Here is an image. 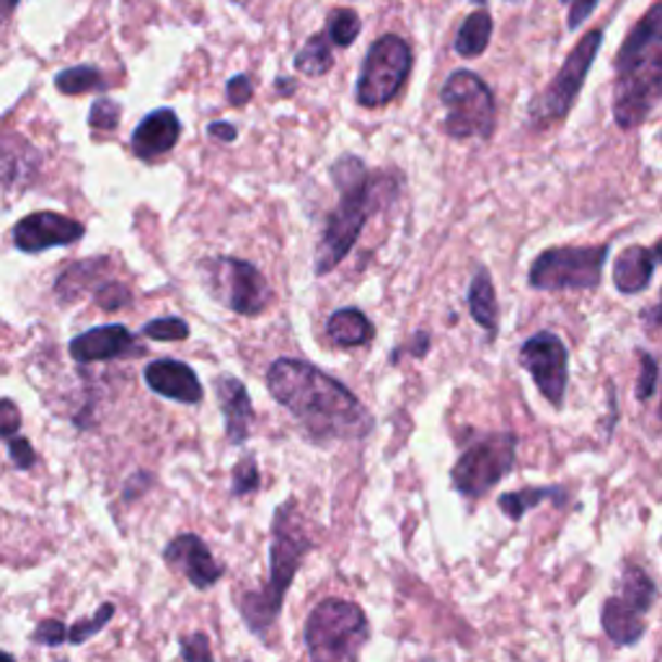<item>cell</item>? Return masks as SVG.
Listing matches in <instances>:
<instances>
[{
	"mask_svg": "<svg viewBox=\"0 0 662 662\" xmlns=\"http://www.w3.org/2000/svg\"><path fill=\"white\" fill-rule=\"evenodd\" d=\"M267 389L316 445L365 441L373 432V415L360 398L314 362L280 357L269 365Z\"/></svg>",
	"mask_w": 662,
	"mask_h": 662,
	"instance_id": "6da1fadb",
	"label": "cell"
},
{
	"mask_svg": "<svg viewBox=\"0 0 662 662\" xmlns=\"http://www.w3.org/2000/svg\"><path fill=\"white\" fill-rule=\"evenodd\" d=\"M269 533H272V538H269V580L256 590L243 593L239 600L243 624L254 637H265L277 624L288 590L295 583V574L301 572L303 559L316 549V542L310 538L295 497H288L285 502L277 505Z\"/></svg>",
	"mask_w": 662,
	"mask_h": 662,
	"instance_id": "7a4b0ae2",
	"label": "cell"
},
{
	"mask_svg": "<svg viewBox=\"0 0 662 662\" xmlns=\"http://www.w3.org/2000/svg\"><path fill=\"white\" fill-rule=\"evenodd\" d=\"M331 181L340 192V205L331 211L319 249H316L314 272L319 277L340 267V262L360 239L370 215L381 211L383 202H389L394 194V179L389 174L373 177L357 155H342L331 166Z\"/></svg>",
	"mask_w": 662,
	"mask_h": 662,
	"instance_id": "3957f363",
	"label": "cell"
},
{
	"mask_svg": "<svg viewBox=\"0 0 662 662\" xmlns=\"http://www.w3.org/2000/svg\"><path fill=\"white\" fill-rule=\"evenodd\" d=\"M662 93V3L634 24L616 55L613 119L621 130H634L650 117Z\"/></svg>",
	"mask_w": 662,
	"mask_h": 662,
	"instance_id": "277c9868",
	"label": "cell"
},
{
	"mask_svg": "<svg viewBox=\"0 0 662 662\" xmlns=\"http://www.w3.org/2000/svg\"><path fill=\"white\" fill-rule=\"evenodd\" d=\"M303 641L310 662H360L370 641L368 616L353 600H319L303 626Z\"/></svg>",
	"mask_w": 662,
	"mask_h": 662,
	"instance_id": "5b68a950",
	"label": "cell"
},
{
	"mask_svg": "<svg viewBox=\"0 0 662 662\" xmlns=\"http://www.w3.org/2000/svg\"><path fill=\"white\" fill-rule=\"evenodd\" d=\"M518 435L515 432H489L476 437L461 453L450 469V486L458 495L482 499L515 469Z\"/></svg>",
	"mask_w": 662,
	"mask_h": 662,
	"instance_id": "8992f818",
	"label": "cell"
},
{
	"mask_svg": "<svg viewBox=\"0 0 662 662\" xmlns=\"http://www.w3.org/2000/svg\"><path fill=\"white\" fill-rule=\"evenodd\" d=\"M441 101L445 106V132L453 140H489L497 127L495 93L476 73L456 71L443 84Z\"/></svg>",
	"mask_w": 662,
	"mask_h": 662,
	"instance_id": "52a82bcc",
	"label": "cell"
},
{
	"mask_svg": "<svg viewBox=\"0 0 662 662\" xmlns=\"http://www.w3.org/2000/svg\"><path fill=\"white\" fill-rule=\"evenodd\" d=\"M611 246H553L536 256L531 265L529 285L533 290H593L603 280V267Z\"/></svg>",
	"mask_w": 662,
	"mask_h": 662,
	"instance_id": "ba28073f",
	"label": "cell"
},
{
	"mask_svg": "<svg viewBox=\"0 0 662 662\" xmlns=\"http://www.w3.org/2000/svg\"><path fill=\"white\" fill-rule=\"evenodd\" d=\"M600 44H603V29L587 31L585 37L574 44V50L566 55L564 65L559 67L557 76L549 80V86L531 99L529 104L531 125L546 127L551 125V122L564 119L566 114H570L574 99H577V93L583 91L587 73H590L593 63H596Z\"/></svg>",
	"mask_w": 662,
	"mask_h": 662,
	"instance_id": "9c48e42d",
	"label": "cell"
},
{
	"mask_svg": "<svg viewBox=\"0 0 662 662\" xmlns=\"http://www.w3.org/2000/svg\"><path fill=\"white\" fill-rule=\"evenodd\" d=\"M411 47L396 34H383L370 44L365 55L360 78H357V104L365 110H381L396 99L411 73Z\"/></svg>",
	"mask_w": 662,
	"mask_h": 662,
	"instance_id": "30bf717a",
	"label": "cell"
},
{
	"mask_svg": "<svg viewBox=\"0 0 662 662\" xmlns=\"http://www.w3.org/2000/svg\"><path fill=\"white\" fill-rule=\"evenodd\" d=\"M205 285L211 295L222 306H228L239 316H259L272 301V288L267 277L252 262L218 256L202 265Z\"/></svg>",
	"mask_w": 662,
	"mask_h": 662,
	"instance_id": "8fae6325",
	"label": "cell"
},
{
	"mask_svg": "<svg viewBox=\"0 0 662 662\" xmlns=\"http://www.w3.org/2000/svg\"><path fill=\"white\" fill-rule=\"evenodd\" d=\"M520 365L529 370L546 402L562 409L570 383V353L564 342L553 331H538L520 347Z\"/></svg>",
	"mask_w": 662,
	"mask_h": 662,
	"instance_id": "7c38bea8",
	"label": "cell"
},
{
	"mask_svg": "<svg viewBox=\"0 0 662 662\" xmlns=\"http://www.w3.org/2000/svg\"><path fill=\"white\" fill-rule=\"evenodd\" d=\"M161 557H164V562L174 572H179L198 590H211L226 574V564H220L213 557L211 546L198 533H179L177 538H171L164 546Z\"/></svg>",
	"mask_w": 662,
	"mask_h": 662,
	"instance_id": "4fadbf2b",
	"label": "cell"
},
{
	"mask_svg": "<svg viewBox=\"0 0 662 662\" xmlns=\"http://www.w3.org/2000/svg\"><path fill=\"white\" fill-rule=\"evenodd\" d=\"M84 222L67 218L60 213H31L13 226V246L26 254H42L47 249L71 246L84 239Z\"/></svg>",
	"mask_w": 662,
	"mask_h": 662,
	"instance_id": "5bb4252c",
	"label": "cell"
},
{
	"mask_svg": "<svg viewBox=\"0 0 662 662\" xmlns=\"http://www.w3.org/2000/svg\"><path fill=\"white\" fill-rule=\"evenodd\" d=\"M143 378L148 389L158 396L171 398V402L200 404L202 396H205L198 373L187 362L171 360V357H161V360L148 365Z\"/></svg>",
	"mask_w": 662,
	"mask_h": 662,
	"instance_id": "9a60e30c",
	"label": "cell"
},
{
	"mask_svg": "<svg viewBox=\"0 0 662 662\" xmlns=\"http://www.w3.org/2000/svg\"><path fill=\"white\" fill-rule=\"evenodd\" d=\"M140 353L135 347V336L130 329L122 323H110V327H99L84 331L71 342V357L76 362H101V360H117V357Z\"/></svg>",
	"mask_w": 662,
	"mask_h": 662,
	"instance_id": "2e32d148",
	"label": "cell"
},
{
	"mask_svg": "<svg viewBox=\"0 0 662 662\" xmlns=\"http://www.w3.org/2000/svg\"><path fill=\"white\" fill-rule=\"evenodd\" d=\"M215 396H218L222 420H226L228 443L239 448L249 441L254 424V404L249 398V391L235 375H218L215 378Z\"/></svg>",
	"mask_w": 662,
	"mask_h": 662,
	"instance_id": "e0dca14e",
	"label": "cell"
},
{
	"mask_svg": "<svg viewBox=\"0 0 662 662\" xmlns=\"http://www.w3.org/2000/svg\"><path fill=\"white\" fill-rule=\"evenodd\" d=\"M181 122L174 110H155L135 127L132 153L143 161H155L171 153L179 143Z\"/></svg>",
	"mask_w": 662,
	"mask_h": 662,
	"instance_id": "ac0fdd59",
	"label": "cell"
},
{
	"mask_svg": "<svg viewBox=\"0 0 662 662\" xmlns=\"http://www.w3.org/2000/svg\"><path fill=\"white\" fill-rule=\"evenodd\" d=\"M600 626L616 647H634L647 632V613H641L629 600L611 593L603 608H600Z\"/></svg>",
	"mask_w": 662,
	"mask_h": 662,
	"instance_id": "d6986e66",
	"label": "cell"
},
{
	"mask_svg": "<svg viewBox=\"0 0 662 662\" xmlns=\"http://www.w3.org/2000/svg\"><path fill=\"white\" fill-rule=\"evenodd\" d=\"M658 262H660V243H654L652 249L647 246L624 249L616 259V265H613V282H616L619 293L637 295L641 290L650 288V280Z\"/></svg>",
	"mask_w": 662,
	"mask_h": 662,
	"instance_id": "ffe728a7",
	"label": "cell"
},
{
	"mask_svg": "<svg viewBox=\"0 0 662 662\" xmlns=\"http://www.w3.org/2000/svg\"><path fill=\"white\" fill-rule=\"evenodd\" d=\"M566 497H570V492H566L564 486H559V484L525 486V489L505 492V495H499L497 508L505 512V518L512 520V523H518V520L525 518V512L538 508V505H544V502L564 505Z\"/></svg>",
	"mask_w": 662,
	"mask_h": 662,
	"instance_id": "44dd1931",
	"label": "cell"
},
{
	"mask_svg": "<svg viewBox=\"0 0 662 662\" xmlns=\"http://www.w3.org/2000/svg\"><path fill=\"white\" fill-rule=\"evenodd\" d=\"M327 334L336 347H362L373 340L375 329L360 308H340L329 316Z\"/></svg>",
	"mask_w": 662,
	"mask_h": 662,
	"instance_id": "7402d4cb",
	"label": "cell"
},
{
	"mask_svg": "<svg viewBox=\"0 0 662 662\" xmlns=\"http://www.w3.org/2000/svg\"><path fill=\"white\" fill-rule=\"evenodd\" d=\"M469 310L471 319H474L479 327L495 334L499 327V308H497V295L495 285H492V277L484 267L476 269L474 280H471L469 288Z\"/></svg>",
	"mask_w": 662,
	"mask_h": 662,
	"instance_id": "603a6c76",
	"label": "cell"
},
{
	"mask_svg": "<svg viewBox=\"0 0 662 662\" xmlns=\"http://www.w3.org/2000/svg\"><path fill=\"white\" fill-rule=\"evenodd\" d=\"M492 31H495V22H492V13L479 9L466 16L461 29L456 34V42L453 50L461 58H479L492 42Z\"/></svg>",
	"mask_w": 662,
	"mask_h": 662,
	"instance_id": "cb8c5ba5",
	"label": "cell"
},
{
	"mask_svg": "<svg viewBox=\"0 0 662 662\" xmlns=\"http://www.w3.org/2000/svg\"><path fill=\"white\" fill-rule=\"evenodd\" d=\"M334 67V52H331V42L327 34H316L310 37L306 44L301 47V52L295 55V71H301L303 76L321 78Z\"/></svg>",
	"mask_w": 662,
	"mask_h": 662,
	"instance_id": "d4e9b609",
	"label": "cell"
},
{
	"mask_svg": "<svg viewBox=\"0 0 662 662\" xmlns=\"http://www.w3.org/2000/svg\"><path fill=\"white\" fill-rule=\"evenodd\" d=\"M55 86L60 93H67V97H80V93L89 91H104L106 80L101 76L99 67L93 65H76V67H65V71L58 73Z\"/></svg>",
	"mask_w": 662,
	"mask_h": 662,
	"instance_id": "484cf974",
	"label": "cell"
},
{
	"mask_svg": "<svg viewBox=\"0 0 662 662\" xmlns=\"http://www.w3.org/2000/svg\"><path fill=\"white\" fill-rule=\"evenodd\" d=\"M360 31H362V18L357 16L355 9H334L327 18V29H323L329 42L340 47V50H344V47H353L355 39L360 37Z\"/></svg>",
	"mask_w": 662,
	"mask_h": 662,
	"instance_id": "4316f807",
	"label": "cell"
},
{
	"mask_svg": "<svg viewBox=\"0 0 662 662\" xmlns=\"http://www.w3.org/2000/svg\"><path fill=\"white\" fill-rule=\"evenodd\" d=\"M262 486V474H259V463H256V456H243L239 463L233 466L231 471V495L233 497H252L259 492Z\"/></svg>",
	"mask_w": 662,
	"mask_h": 662,
	"instance_id": "83f0119b",
	"label": "cell"
},
{
	"mask_svg": "<svg viewBox=\"0 0 662 662\" xmlns=\"http://www.w3.org/2000/svg\"><path fill=\"white\" fill-rule=\"evenodd\" d=\"M114 611H117L114 603H104L91 619L76 621V624L67 629V645H86L91 637H97V634L114 619Z\"/></svg>",
	"mask_w": 662,
	"mask_h": 662,
	"instance_id": "f1b7e54d",
	"label": "cell"
},
{
	"mask_svg": "<svg viewBox=\"0 0 662 662\" xmlns=\"http://www.w3.org/2000/svg\"><path fill=\"white\" fill-rule=\"evenodd\" d=\"M143 334L151 336L155 342H181L189 336L187 321L168 316V319H153L143 327Z\"/></svg>",
	"mask_w": 662,
	"mask_h": 662,
	"instance_id": "f546056e",
	"label": "cell"
},
{
	"mask_svg": "<svg viewBox=\"0 0 662 662\" xmlns=\"http://www.w3.org/2000/svg\"><path fill=\"white\" fill-rule=\"evenodd\" d=\"M119 114H122V106L117 104V101L101 97L93 101L91 114H89V125L99 132H112V130H117Z\"/></svg>",
	"mask_w": 662,
	"mask_h": 662,
	"instance_id": "4dcf8cb0",
	"label": "cell"
},
{
	"mask_svg": "<svg viewBox=\"0 0 662 662\" xmlns=\"http://www.w3.org/2000/svg\"><path fill=\"white\" fill-rule=\"evenodd\" d=\"M179 654L184 662H215L211 637L205 632L184 634L179 639Z\"/></svg>",
	"mask_w": 662,
	"mask_h": 662,
	"instance_id": "1f68e13d",
	"label": "cell"
},
{
	"mask_svg": "<svg viewBox=\"0 0 662 662\" xmlns=\"http://www.w3.org/2000/svg\"><path fill=\"white\" fill-rule=\"evenodd\" d=\"M658 391V362L650 353H639V378H637V394L639 402H647V398L654 396Z\"/></svg>",
	"mask_w": 662,
	"mask_h": 662,
	"instance_id": "d6a6232c",
	"label": "cell"
},
{
	"mask_svg": "<svg viewBox=\"0 0 662 662\" xmlns=\"http://www.w3.org/2000/svg\"><path fill=\"white\" fill-rule=\"evenodd\" d=\"M34 641L44 647H60L67 641V626L58 619H44L42 624L34 629Z\"/></svg>",
	"mask_w": 662,
	"mask_h": 662,
	"instance_id": "836d02e7",
	"label": "cell"
},
{
	"mask_svg": "<svg viewBox=\"0 0 662 662\" xmlns=\"http://www.w3.org/2000/svg\"><path fill=\"white\" fill-rule=\"evenodd\" d=\"M130 290L125 285H119V282H104V288L97 293V303L104 310H119L125 306H130Z\"/></svg>",
	"mask_w": 662,
	"mask_h": 662,
	"instance_id": "e575fe53",
	"label": "cell"
},
{
	"mask_svg": "<svg viewBox=\"0 0 662 662\" xmlns=\"http://www.w3.org/2000/svg\"><path fill=\"white\" fill-rule=\"evenodd\" d=\"M22 430V411L11 398H0V441H11Z\"/></svg>",
	"mask_w": 662,
	"mask_h": 662,
	"instance_id": "d590c367",
	"label": "cell"
},
{
	"mask_svg": "<svg viewBox=\"0 0 662 662\" xmlns=\"http://www.w3.org/2000/svg\"><path fill=\"white\" fill-rule=\"evenodd\" d=\"M9 456H11V461L16 463V469H22V471L31 469V466L37 463V453H34L31 443L24 441V437H18V435L9 441Z\"/></svg>",
	"mask_w": 662,
	"mask_h": 662,
	"instance_id": "8d00e7d4",
	"label": "cell"
},
{
	"mask_svg": "<svg viewBox=\"0 0 662 662\" xmlns=\"http://www.w3.org/2000/svg\"><path fill=\"white\" fill-rule=\"evenodd\" d=\"M562 3L570 9V16H566V26L570 29H580L587 18L593 16V11H596V5L600 0H562Z\"/></svg>",
	"mask_w": 662,
	"mask_h": 662,
	"instance_id": "74e56055",
	"label": "cell"
},
{
	"mask_svg": "<svg viewBox=\"0 0 662 662\" xmlns=\"http://www.w3.org/2000/svg\"><path fill=\"white\" fill-rule=\"evenodd\" d=\"M226 97L228 101H231V106H243L246 104L249 99L254 97V86H252V78L249 76H233L231 80H228L226 86Z\"/></svg>",
	"mask_w": 662,
	"mask_h": 662,
	"instance_id": "f35d334b",
	"label": "cell"
},
{
	"mask_svg": "<svg viewBox=\"0 0 662 662\" xmlns=\"http://www.w3.org/2000/svg\"><path fill=\"white\" fill-rule=\"evenodd\" d=\"M151 486H153V476H151V474H145V471H140V474L130 476V482H127V486H125V499H127V502H132V499L143 497L145 492L151 489Z\"/></svg>",
	"mask_w": 662,
	"mask_h": 662,
	"instance_id": "ab89813d",
	"label": "cell"
},
{
	"mask_svg": "<svg viewBox=\"0 0 662 662\" xmlns=\"http://www.w3.org/2000/svg\"><path fill=\"white\" fill-rule=\"evenodd\" d=\"M207 132H211L213 138L222 140V143H233L235 135H239V130H235L233 125H228V122H213V125L207 127Z\"/></svg>",
	"mask_w": 662,
	"mask_h": 662,
	"instance_id": "60d3db41",
	"label": "cell"
},
{
	"mask_svg": "<svg viewBox=\"0 0 662 662\" xmlns=\"http://www.w3.org/2000/svg\"><path fill=\"white\" fill-rule=\"evenodd\" d=\"M16 5H18V0H0V24H3L5 18L16 11Z\"/></svg>",
	"mask_w": 662,
	"mask_h": 662,
	"instance_id": "b9f144b4",
	"label": "cell"
},
{
	"mask_svg": "<svg viewBox=\"0 0 662 662\" xmlns=\"http://www.w3.org/2000/svg\"><path fill=\"white\" fill-rule=\"evenodd\" d=\"M277 86L282 89V97H288L290 91H295V80H288V78H280L277 80Z\"/></svg>",
	"mask_w": 662,
	"mask_h": 662,
	"instance_id": "7bdbcfd3",
	"label": "cell"
},
{
	"mask_svg": "<svg viewBox=\"0 0 662 662\" xmlns=\"http://www.w3.org/2000/svg\"><path fill=\"white\" fill-rule=\"evenodd\" d=\"M0 662H16V660H13V654H9V652H3V650H0Z\"/></svg>",
	"mask_w": 662,
	"mask_h": 662,
	"instance_id": "ee69618b",
	"label": "cell"
}]
</instances>
